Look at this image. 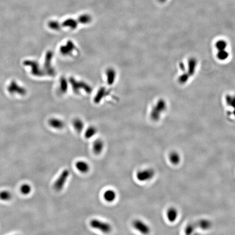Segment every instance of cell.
<instances>
[{"mask_svg":"<svg viewBox=\"0 0 235 235\" xmlns=\"http://www.w3.org/2000/svg\"><path fill=\"white\" fill-rule=\"evenodd\" d=\"M11 198V193L8 190H2L0 192V199L1 200L8 201Z\"/></svg>","mask_w":235,"mask_h":235,"instance_id":"12","label":"cell"},{"mask_svg":"<svg viewBox=\"0 0 235 235\" xmlns=\"http://www.w3.org/2000/svg\"><path fill=\"white\" fill-rule=\"evenodd\" d=\"M76 167L78 171L82 173H86L89 170V166L88 164L84 161H78L76 163Z\"/></svg>","mask_w":235,"mask_h":235,"instance_id":"6","label":"cell"},{"mask_svg":"<svg viewBox=\"0 0 235 235\" xmlns=\"http://www.w3.org/2000/svg\"><path fill=\"white\" fill-rule=\"evenodd\" d=\"M104 199L107 202H112L116 198V193L114 190H107L104 194Z\"/></svg>","mask_w":235,"mask_h":235,"instance_id":"8","label":"cell"},{"mask_svg":"<svg viewBox=\"0 0 235 235\" xmlns=\"http://www.w3.org/2000/svg\"><path fill=\"white\" fill-rule=\"evenodd\" d=\"M133 226L137 231L143 235H148L150 231L148 225L140 220H136L133 222Z\"/></svg>","mask_w":235,"mask_h":235,"instance_id":"4","label":"cell"},{"mask_svg":"<svg viewBox=\"0 0 235 235\" xmlns=\"http://www.w3.org/2000/svg\"><path fill=\"white\" fill-rule=\"evenodd\" d=\"M104 148V143L101 140H98L95 141L93 145V150L94 153L96 154H100L103 150Z\"/></svg>","mask_w":235,"mask_h":235,"instance_id":"9","label":"cell"},{"mask_svg":"<svg viewBox=\"0 0 235 235\" xmlns=\"http://www.w3.org/2000/svg\"><path fill=\"white\" fill-rule=\"evenodd\" d=\"M20 192L24 195H27L31 192V187L28 184H24L20 187Z\"/></svg>","mask_w":235,"mask_h":235,"instance_id":"13","label":"cell"},{"mask_svg":"<svg viewBox=\"0 0 235 235\" xmlns=\"http://www.w3.org/2000/svg\"><path fill=\"white\" fill-rule=\"evenodd\" d=\"M160 1H162V0H160Z\"/></svg>","mask_w":235,"mask_h":235,"instance_id":"17","label":"cell"},{"mask_svg":"<svg viewBox=\"0 0 235 235\" xmlns=\"http://www.w3.org/2000/svg\"><path fill=\"white\" fill-rule=\"evenodd\" d=\"M48 26H49V28H50L51 30H53L55 31H58L62 28L61 23H59L58 21H55V20L50 21L49 23H48Z\"/></svg>","mask_w":235,"mask_h":235,"instance_id":"10","label":"cell"},{"mask_svg":"<svg viewBox=\"0 0 235 235\" xmlns=\"http://www.w3.org/2000/svg\"><path fill=\"white\" fill-rule=\"evenodd\" d=\"M210 223L208 221H202L201 223V227L204 229H206L209 228V227H210Z\"/></svg>","mask_w":235,"mask_h":235,"instance_id":"16","label":"cell"},{"mask_svg":"<svg viewBox=\"0 0 235 235\" xmlns=\"http://www.w3.org/2000/svg\"><path fill=\"white\" fill-rule=\"evenodd\" d=\"M170 160H171V162L173 163L174 164H176L180 162L179 155L176 153L171 154V156H170Z\"/></svg>","mask_w":235,"mask_h":235,"instance_id":"14","label":"cell"},{"mask_svg":"<svg viewBox=\"0 0 235 235\" xmlns=\"http://www.w3.org/2000/svg\"><path fill=\"white\" fill-rule=\"evenodd\" d=\"M154 171L150 169L139 171L137 173V179L140 181H146L151 179L154 177Z\"/></svg>","mask_w":235,"mask_h":235,"instance_id":"3","label":"cell"},{"mask_svg":"<svg viewBox=\"0 0 235 235\" xmlns=\"http://www.w3.org/2000/svg\"><path fill=\"white\" fill-rule=\"evenodd\" d=\"M90 225L92 228L99 230L105 233H108L112 230V227L110 224L97 219L92 220L90 222Z\"/></svg>","mask_w":235,"mask_h":235,"instance_id":"1","label":"cell"},{"mask_svg":"<svg viewBox=\"0 0 235 235\" xmlns=\"http://www.w3.org/2000/svg\"><path fill=\"white\" fill-rule=\"evenodd\" d=\"M177 216V212L174 208H171L168 210L167 217L169 221H175Z\"/></svg>","mask_w":235,"mask_h":235,"instance_id":"11","label":"cell"},{"mask_svg":"<svg viewBox=\"0 0 235 235\" xmlns=\"http://www.w3.org/2000/svg\"><path fill=\"white\" fill-rule=\"evenodd\" d=\"M69 175L70 173L67 169H65L64 171H63V172L61 174L60 176H59L58 178L56 180L54 184V188L55 189V190L57 191L62 190L67 181Z\"/></svg>","mask_w":235,"mask_h":235,"instance_id":"2","label":"cell"},{"mask_svg":"<svg viewBox=\"0 0 235 235\" xmlns=\"http://www.w3.org/2000/svg\"><path fill=\"white\" fill-rule=\"evenodd\" d=\"M78 24L79 23L77 20L74 19L72 18L65 20L63 23H61L62 28L65 27V28H70L71 30H75L76 28L77 27Z\"/></svg>","mask_w":235,"mask_h":235,"instance_id":"5","label":"cell"},{"mask_svg":"<svg viewBox=\"0 0 235 235\" xmlns=\"http://www.w3.org/2000/svg\"><path fill=\"white\" fill-rule=\"evenodd\" d=\"M95 130L93 129V128H90V129L88 130V131L86 132V137L87 138H90L91 137H92L94 134H95Z\"/></svg>","mask_w":235,"mask_h":235,"instance_id":"15","label":"cell"},{"mask_svg":"<svg viewBox=\"0 0 235 235\" xmlns=\"http://www.w3.org/2000/svg\"><path fill=\"white\" fill-rule=\"evenodd\" d=\"M79 24H83V25H87L89 24L92 21V17L89 14H82L78 17L77 19Z\"/></svg>","mask_w":235,"mask_h":235,"instance_id":"7","label":"cell"}]
</instances>
